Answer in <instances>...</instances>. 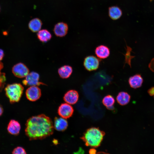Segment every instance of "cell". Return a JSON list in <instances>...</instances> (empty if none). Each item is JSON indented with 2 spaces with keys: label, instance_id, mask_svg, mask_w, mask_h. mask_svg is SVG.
I'll list each match as a JSON object with an SVG mask.
<instances>
[{
  "label": "cell",
  "instance_id": "obj_1",
  "mask_svg": "<svg viewBox=\"0 0 154 154\" xmlns=\"http://www.w3.org/2000/svg\"><path fill=\"white\" fill-rule=\"evenodd\" d=\"M25 125V134L30 140L44 139L52 135L54 131L51 119L44 114L29 118Z\"/></svg>",
  "mask_w": 154,
  "mask_h": 154
},
{
  "label": "cell",
  "instance_id": "obj_2",
  "mask_svg": "<svg viewBox=\"0 0 154 154\" xmlns=\"http://www.w3.org/2000/svg\"><path fill=\"white\" fill-rule=\"evenodd\" d=\"M105 134L99 128L91 127L86 130L81 139L86 146L96 148L100 145Z\"/></svg>",
  "mask_w": 154,
  "mask_h": 154
},
{
  "label": "cell",
  "instance_id": "obj_3",
  "mask_svg": "<svg viewBox=\"0 0 154 154\" xmlns=\"http://www.w3.org/2000/svg\"><path fill=\"white\" fill-rule=\"evenodd\" d=\"M24 87L19 83L9 84L5 88V94L10 102L13 104L18 102L22 97Z\"/></svg>",
  "mask_w": 154,
  "mask_h": 154
},
{
  "label": "cell",
  "instance_id": "obj_4",
  "mask_svg": "<svg viewBox=\"0 0 154 154\" xmlns=\"http://www.w3.org/2000/svg\"><path fill=\"white\" fill-rule=\"evenodd\" d=\"M40 76L37 72H32L25 77V79L23 81V84L25 86H38L44 84L39 81Z\"/></svg>",
  "mask_w": 154,
  "mask_h": 154
},
{
  "label": "cell",
  "instance_id": "obj_5",
  "mask_svg": "<svg viewBox=\"0 0 154 154\" xmlns=\"http://www.w3.org/2000/svg\"><path fill=\"white\" fill-rule=\"evenodd\" d=\"M25 94L27 99L32 102L38 100L41 95V90L37 86H30L27 89Z\"/></svg>",
  "mask_w": 154,
  "mask_h": 154
},
{
  "label": "cell",
  "instance_id": "obj_6",
  "mask_svg": "<svg viewBox=\"0 0 154 154\" xmlns=\"http://www.w3.org/2000/svg\"><path fill=\"white\" fill-rule=\"evenodd\" d=\"M14 75L19 78L25 77L29 73V70L23 63L20 62L15 65L12 68Z\"/></svg>",
  "mask_w": 154,
  "mask_h": 154
},
{
  "label": "cell",
  "instance_id": "obj_7",
  "mask_svg": "<svg viewBox=\"0 0 154 154\" xmlns=\"http://www.w3.org/2000/svg\"><path fill=\"white\" fill-rule=\"evenodd\" d=\"M84 65L86 69L88 71L96 70L99 67V61L95 56H88L84 59Z\"/></svg>",
  "mask_w": 154,
  "mask_h": 154
},
{
  "label": "cell",
  "instance_id": "obj_8",
  "mask_svg": "<svg viewBox=\"0 0 154 154\" xmlns=\"http://www.w3.org/2000/svg\"><path fill=\"white\" fill-rule=\"evenodd\" d=\"M74 110L72 106L66 103L62 104L59 107L58 113L61 117L65 119L69 118L73 115Z\"/></svg>",
  "mask_w": 154,
  "mask_h": 154
},
{
  "label": "cell",
  "instance_id": "obj_9",
  "mask_svg": "<svg viewBox=\"0 0 154 154\" xmlns=\"http://www.w3.org/2000/svg\"><path fill=\"white\" fill-rule=\"evenodd\" d=\"M68 29V26L66 23L64 22H60L54 25L53 31L57 37H62L67 34Z\"/></svg>",
  "mask_w": 154,
  "mask_h": 154
},
{
  "label": "cell",
  "instance_id": "obj_10",
  "mask_svg": "<svg viewBox=\"0 0 154 154\" xmlns=\"http://www.w3.org/2000/svg\"><path fill=\"white\" fill-rule=\"evenodd\" d=\"M78 98V92L74 90H70L68 91L63 97L64 101L70 105L75 104L77 102Z\"/></svg>",
  "mask_w": 154,
  "mask_h": 154
},
{
  "label": "cell",
  "instance_id": "obj_11",
  "mask_svg": "<svg viewBox=\"0 0 154 154\" xmlns=\"http://www.w3.org/2000/svg\"><path fill=\"white\" fill-rule=\"evenodd\" d=\"M21 126L19 122L15 120H11L7 126V130L9 133L14 135H17L19 133Z\"/></svg>",
  "mask_w": 154,
  "mask_h": 154
},
{
  "label": "cell",
  "instance_id": "obj_12",
  "mask_svg": "<svg viewBox=\"0 0 154 154\" xmlns=\"http://www.w3.org/2000/svg\"><path fill=\"white\" fill-rule=\"evenodd\" d=\"M143 82V78L139 74H136L130 77L128 80V82L130 86L134 89L141 87Z\"/></svg>",
  "mask_w": 154,
  "mask_h": 154
},
{
  "label": "cell",
  "instance_id": "obj_13",
  "mask_svg": "<svg viewBox=\"0 0 154 154\" xmlns=\"http://www.w3.org/2000/svg\"><path fill=\"white\" fill-rule=\"evenodd\" d=\"M54 128L58 131L65 130L68 126V123L65 119L62 117H55L53 124Z\"/></svg>",
  "mask_w": 154,
  "mask_h": 154
},
{
  "label": "cell",
  "instance_id": "obj_14",
  "mask_svg": "<svg viewBox=\"0 0 154 154\" xmlns=\"http://www.w3.org/2000/svg\"><path fill=\"white\" fill-rule=\"evenodd\" d=\"M122 15V11L119 7L113 6L109 7L108 15L112 20H116L119 19Z\"/></svg>",
  "mask_w": 154,
  "mask_h": 154
},
{
  "label": "cell",
  "instance_id": "obj_15",
  "mask_svg": "<svg viewBox=\"0 0 154 154\" xmlns=\"http://www.w3.org/2000/svg\"><path fill=\"white\" fill-rule=\"evenodd\" d=\"M95 53L97 56L101 59L107 58L110 54L109 49L107 46L100 45L97 47L95 50Z\"/></svg>",
  "mask_w": 154,
  "mask_h": 154
},
{
  "label": "cell",
  "instance_id": "obj_16",
  "mask_svg": "<svg viewBox=\"0 0 154 154\" xmlns=\"http://www.w3.org/2000/svg\"><path fill=\"white\" fill-rule=\"evenodd\" d=\"M42 23L39 19L36 18L31 20L28 24V27L32 32H38L41 29Z\"/></svg>",
  "mask_w": 154,
  "mask_h": 154
},
{
  "label": "cell",
  "instance_id": "obj_17",
  "mask_svg": "<svg viewBox=\"0 0 154 154\" xmlns=\"http://www.w3.org/2000/svg\"><path fill=\"white\" fill-rule=\"evenodd\" d=\"M73 70L72 68L68 65H65L60 67L58 70L60 76L62 78H68L71 75Z\"/></svg>",
  "mask_w": 154,
  "mask_h": 154
},
{
  "label": "cell",
  "instance_id": "obj_18",
  "mask_svg": "<svg viewBox=\"0 0 154 154\" xmlns=\"http://www.w3.org/2000/svg\"><path fill=\"white\" fill-rule=\"evenodd\" d=\"M131 96L127 92H119L117 96L116 99L117 103L121 106L125 105L129 102Z\"/></svg>",
  "mask_w": 154,
  "mask_h": 154
},
{
  "label": "cell",
  "instance_id": "obj_19",
  "mask_svg": "<svg viewBox=\"0 0 154 154\" xmlns=\"http://www.w3.org/2000/svg\"><path fill=\"white\" fill-rule=\"evenodd\" d=\"M37 37L38 39L42 42H46L50 40L52 37L51 33L46 29L40 30L38 32Z\"/></svg>",
  "mask_w": 154,
  "mask_h": 154
},
{
  "label": "cell",
  "instance_id": "obj_20",
  "mask_svg": "<svg viewBox=\"0 0 154 154\" xmlns=\"http://www.w3.org/2000/svg\"><path fill=\"white\" fill-rule=\"evenodd\" d=\"M115 100L114 97L112 95H108L105 96L102 100L103 105L107 108L109 110H112L114 109V105Z\"/></svg>",
  "mask_w": 154,
  "mask_h": 154
},
{
  "label": "cell",
  "instance_id": "obj_21",
  "mask_svg": "<svg viewBox=\"0 0 154 154\" xmlns=\"http://www.w3.org/2000/svg\"><path fill=\"white\" fill-rule=\"evenodd\" d=\"M6 81L5 74L4 73L0 72V92L4 87Z\"/></svg>",
  "mask_w": 154,
  "mask_h": 154
},
{
  "label": "cell",
  "instance_id": "obj_22",
  "mask_svg": "<svg viewBox=\"0 0 154 154\" xmlns=\"http://www.w3.org/2000/svg\"><path fill=\"white\" fill-rule=\"evenodd\" d=\"M13 154H26V151L25 149L22 147L18 146L15 148L12 151Z\"/></svg>",
  "mask_w": 154,
  "mask_h": 154
},
{
  "label": "cell",
  "instance_id": "obj_23",
  "mask_svg": "<svg viewBox=\"0 0 154 154\" xmlns=\"http://www.w3.org/2000/svg\"><path fill=\"white\" fill-rule=\"evenodd\" d=\"M148 67L152 72H154V57L151 60L149 63Z\"/></svg>",
  "mask_w": 154,
  "mask_h": 154
},
{
  "label": "cell",
  "instance_id": "obj_24",
  "mask_svg": "<svg viewBox=\"0 0 154 154\" xmlns=\"http://www.w3.org/2000/svg\"><path fill=\"white\" fill-rule=\"evenodd\" d=\"M147 92L151 96H154V86L149 89L147 91Z\"/></svg>",
  "mask_w": 154,
  "mask_h": 154
},
{
  "label": "cell",
  "instance_id": "obj_25",
  "mask_svg": "<svg viewBox=\"0 0 154 154\" xmlns=\"http://www.w3.org/2000/svg\"><path fill=\"white\" fill-rule=\"evenodd\" d=\"M97 151L94 148L92 147L89 151V153L90 154H96Z\"/></svg>",
  "mask_w": 154,
  "mask_h": 154
},
{
  "label": "cell",
  "instance_id": "obj_26",
  "mask_svg": "<svg viewBox=\"0 0 154 154\" xmlns=\"http://www.w3.org/2000/svg\"><path fill=\"white\" fill-rule=\"evenodd\" d=\"M4 55L3 51L2 49H0V61L2 59Z\"/></svg>",
  "mask_w": 154,
  "mask_h": 154
},
{
  "label": "cell",
  "instance_id": "obj_27",
  "mask_svg": "<svg viewBox=\"0 0 154 154\" xmlns=\"http://www.w3.org/2000/svg\"><path fill=\"white\" fill-rule=\"evenodd\" d=\"M3 109L2 106L0 104V116H1L3 114Z\"/></svg>",
  "mask_w": 154,
  "mask_h": 154
},
{
  "label": "cell",
  "instance_id": "obj_28",
  "mask_svg": "<svg viewBox=\"0 0 154 154\" xmlns=\"http://www.w3.org/2000/svg\"><path fill=\"white\" fill-rule=\"evenodd\" d=\"M3 63L0 62V72H1V70L3 68Z\"/></svg>",
  "mask_w": 154,
  "mask_h": 154
},
{
  "label": "cell",
  "instance_id": "obj_29",
  "mask_svg": "<svg viewBox=\"0 0 154 154\" xmlns=\"http://www.w3.org/2000/svg\"></svg>",
  "mask_w": 154,
  "mask_h": 154
}]
</instances>
